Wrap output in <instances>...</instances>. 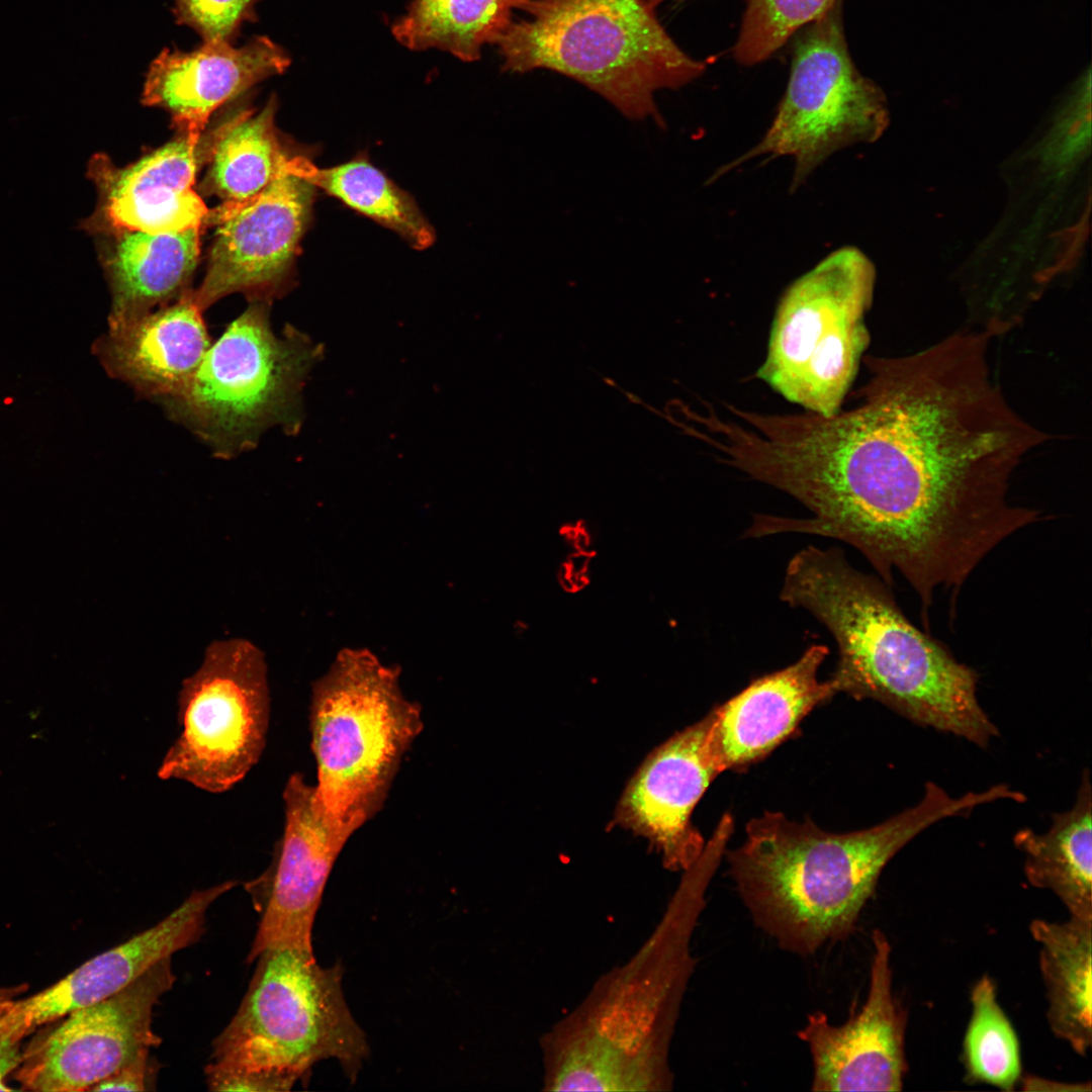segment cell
<instances>
[{
    "mask_svg": "<svg viewBox=\"0 0 1092 1092\" xmlns=\"http://www.w3.org/2000/svg\"><path fill=\"white\" fill-rule=\"evenodd\" d=\"M206 1084L211 1091L277 1092L288 1091L298 1079L275 1073L226 1069L209 1063L205 1069Z\"/></svg>",
    "mask_w": 1092,
    "mask_h": 1092,
    "instance_id": "4dcf8cb0",
    "label": "cell"
},
{
    "mask_svg": "<svg viewBox=\"0 0 1092 1092\" xmlns=\"http://www.w3.org/2000/svg\"><path fill=\"white\" fill-rule=\"evenodd\" d=\"M218 126L198 141L185 133L119 168L102 153L92 156L88 177L97 189L94 212L82 230L105 235L121 230L162 234L204 226L208 213L194 190L196 173L208 162Z\"/></svg>",
    "mask_w": 1092,
    "mask_h": 1092,
    "instance_id": "9a60e30c",
    "label": "cell"
},
{
    "mask_svg": "<svg viewBox=\"0 0 1092 1092\" xmlns=\"http://www.w3.org/2000/svg\"><path fill=\"white\" fill-rule=\"evenodd\" d=\"M656 0H526L495 43L502 70L547 69L595 91L630 119L664 121L655 102L706 65L687 55L660 23Z\"/></svg>",
    "mask_w": 1092,
    "mask_h": 1092,
    "instance_id": "277c9868",
    "label": "cell"
},
{
    "mask_svg": "<svg viewBox=\"0 0 1092 1092\" xmlns=\"http://www.w3.org/2000/svg\"><path fill=\"white\" fill-rule=\"evenodd\" d=\"M202 226L151 234L100 235L99 257L111 291L110 328L132 322L190 290Z\"/></svg>",
    "mask_w": 1092,
    "mask_h": 1092,
    "instance_id": "44dd1931",
    "label": "cell"
},
{
    "mask_svg": "<svg viewBox=\"0 0 1092 1092\" xmlns=\"http://www.w3.org/2000/svg\"><path fill=\"white\" fill-rule=\"evenodd\" d=\"M315 189L293 169L288 157L256 198L208 210L204 226L217 228L205 276L193 290L203 311L232 293L270 303L284 293Z\"/></svg>",
    "mask_w": 1092,
    "mask_h": 1092,
    "instance_id": "8fae6325",
    "label": "cell"
},
{
    "mask_svg": "<svg viewBox=\"0 0 1092 1092\" xmlns=\"http://www.w3.org/2000/svg\"><path fill=\"white\" fill-rule=\"evenodd\" d=\"M398 675L366 649H343L311 687L315 799L352 835L382 808L424 727L421 708L404 697Z\"/></svg>",
    "mask_w": 1092,
    "mask_h": 1092,
    "instance_id": "5b68a950",
    "label": "cell"
},
{
    "mask_svg": "<svg viewBox=\"0 0 1092 1092\" xmlns=\"http://www.w3.org/2000/svg\"><path fill=\"white\" fill-rule=\"evenodd\" d=\"M285 822L270 869L259 880L267 885L263 916L247 958L281 945L312 946L311 932L325 887L343 847L352 836L321 810L314 787L300 772L283 790Z\"/></svg>",
    "mask_w": 1092,
    "mask_h": 1092,
    "instance_id": "2e32d148",
    "label": "cell"
},
{
    "mask_svg": "<svg viewBox=\"0 0 1092 1092\" xmlns=\"http://www.w3.org/2000/svg\"><path fill=\"white\" fill-rule=\"evenodd\" d=\"M872 943L869 991L861 1007L838 1025L826 1013L812 1012L797 1031L812 1058V1091L902 1090L906 1011L893 993L888 937L874 929Z\"/></svg>",
    "mask_w": 1092,
    "mask_h": 1092,
    "instance_id": "4fadbf2b",
    "label": "cell"
},
{
    "mask_svg": "<svg viewBox=\"0 0 1092 1092\" xmlns=\"http://www.w3.org/2000/svg\"><path fill=\"white\" fill-rule=\"evenodd\" d=\"M293 169L351 208L400 235L415 249L429 248L435 233L414 199L365 160L318 168L303 157L290 158Z\"/></svg>",
    "mask_w": 1092,
    "mask_h": 1092,
    "instance_id": "484cf974",
    "label": "cell"
},
{
    "mask_svg": "<svg viewBox=\"0 0 1092 1092\" xmlns=\"http://www.w3.org/2000/svg\"><path fill=\"white\" fill-rule=\"evenodd\" d=\"M175 980L171 958H166L112 996L69 1013L27 1051L18 1081L33 1091L91 1090L141 1052L160 1044L154 1008Z\"/></svg>",
    "mask_w": 1092,
    "mask_h": 1092,
    "instance_id": "7c38bea8",
    "label": "cell"
},
{
    "mask_svg": "<svg viewBox=\"0 0 1092 1092\" xmlns=\"http://www.w3.org/2000/svg\"><path fill=\"white\" fill-rule=\"evenodd\" d=\"M875 279L872 262L851 246L798 277L778 303L757 377L807 412L838 413L870 343Z\"/></svg>",
    "mask_w": 1092,
    "mask_h": 1092,
    "instance_id": "ba28073f",
    "label": "cell"
},
{
    "mask_svg": "<svg viewBox=\"0 0 1092 1092\" xmlns=\"http://www.w3.org/2000/svg\"><path fill=\"white\" fill-rule=\"evenodd\" d=\"M991 338L966 328L915 353L867 356L858 403L832 416L767 414L754 445L760 482L803 504L783 533L858 550L887 585L897 572L922 607L960 590L1039 512L1009 499L1013 473L1050 435L993 380Z\"/></svg>",
    "mask_w": 1092,
    "mask_h": 1092,
    "instance_id": "6da1fadb",
    "label": "cell"
},
{
    "mask_svg": "<svg viewBox=\"0 0 1092 1092\" xmlns=\"http://www.w3.org/2000/svg\"><path fill=\"white\" fill-rule=\"evenodd\" d=\"M1067 112L1050 146L1048 158L1058 167L1067 166L1077 158L1090 136V73L1083 75L1076 87Z\"/></svg>",
    "mask_w": 1092,
    "mask_h": 1092,
    "instance_id": "f546056e",
    "label": "cell"
},
{
    "mask_svg": "<svg viewBox=\"0 0 1092 1092\" xmlns=\"http://www.w3.org/2000/svg\"><path fill=\"white\" fill-rule=\"evenodd\" d=\"M971 1004L963 1041L967 1078L1001 1090H1013L1021 1075L1019 1042L989 976H983L974 985Z\"/></svg>",
    "mask_w": 1092,
    "mask_h": 1092,
    "instance_id": "4316f807",
    "label": "cell"
},
{
    "mask_svg": "<svg viewBox=\"0 0 1092 1092\" xmlns=\"http://www.w3.org/2000/svg\"><path fill=\"white\" fill-rule=\"evenodd\" d=\"M997 797L992 787L952 797L928 782L917 804L847 833L764 812L747 823L739 847L725 850L728 874L753 923L784 950L809 957L852 933L902 847L934 823L967 816Z\"/></svg>",
    "mask_w": 1092,
    "mask_h": 1092,
    "instance_id": "7a4b0ae2",
    "label": "cell"
},
{
    "mask_svg": "<svg viewBox=\"0 0 1092 1092\" xmlns=\"http://www.w3.org/2000/svg\"><path fill=\"white\" fill-rule=\"evenodd\" d=\"M656 1H657L658 3H661V2H662V1H664V0H656Z\"/></svg>",
    "mask_w": 1092,
    "mask_h": 1092,
    "instance_id": "e575fe53",
    "label": "cell"
},
{
    "mask_svg": "<svg viewBox=\"0 0 1092 1092\" xmlns=\"http://www.w3.org/2000/svg\"><path fill=\"white\" fill-rule=\"evenodd\" d=\"M827 646L808 647L793 664L752 680L712 712L711 746L721 772L743 769L792 737L802 720L838 691L819 680Z\"/></svg>",
    "mask_w": 1092,
    "mask_h": 1092,
    "instance_id": "d6986e66",
    "label": "cell"
},
{
    "mask_svg": "<svg viewBox=\"0 0 1092 1092\" xmlns=\"http://www.w3.org/2000/svg\"><path fill=\"white\" fill-rule=\"evenodd\" d=\"M238 884L225 881L194 890L157 924L97 954L49 988L24 999L0 1000V1049H13L37 1027L112 996L157 963L197 942L209 907Z\"/></svg>",
    "mask_w": 1092,
    "mask_h": 1092,
    "instance_id": "5bb4252c",
    "label": "cell"
},
{
    "mask_svg": "<svg viewBox=\"0 0 1092 1092\" xmlns=\"http://www.w3.org/2000/svg\"><path fill=\"white\" fill-rule=\"evenodd\" d=\"M711 725L712 712L651 752L617 808V822L648 838L673 871L690 868L706 844L691 817L721 774L712 751Z\"/></svg>",
    "mask_w": 1092,
    "mask_h": 1092,
    "instance_id": "e0dca14e",
    "label": "cell"
},
{
    "mask_svg": "<svg viewBox=\"0 0 1092 1092\" xmlns=\"http://www.w3.org/2000/svg\"><path fill=\"white\" fill-rule=\"evenodd\" d=\"M1029 930L1039 946L1050 1028L1085 1057L1092 1043V920L1034 919Z\"/></svg>",
    "mask_w": 1092,
    "mask_h": 1092,
    "instance_id": "603a6c76",
    "label": "cell"
},
{
    "mask_svg": "<svg viewBox=\"0 0 1092 1092\" xmlns=\"http://www.w3.org/2000/svg\"><path fill=\"white\" fill-rule=\"evenodd\" d=\"M190 289L171 303L110 328L99 345L107 370L139 396L158 402L179 395L212 341Z\"/></svg>",
    "mask_w": 1092,
    "mask_h": 1092,
    "instance_id": "ffe728a7",
    "label": "cell"
},
{
    "mask_svg": "<svg viewBox=\"0 0 1092 1092\" xmlns=\"http://www.w3.org/2000/svg\"><path fill=\"white\" fill-rule=\"evenodd\" d=\"M780 599L832 634L838 693L877 701L913 723L987 747L998 729L977 697L978 673L913 625L890 586L836 547L807 546L789 561Z\"/></svg>",
    "mask_w": 1092,
    "mask_h": 1092,
    "instance_id": "3957f363",
    "label": "cell"
},
{
    "mask_svg": "<svg viewBox=\"0 0 1092 1092\" xmlns=\"http://www.w3.org/2000/svg\"><path fill=\"white\" fill-rule=\"evenodd\" d=\"M14 1054L0 1052V1091L11 1090L5 1083L4 1077L6 1073L14 1066Z\"/></svg>",
    "mask_w": 1092,
    "mask_h": 1092,
    "instance_id": "836d02e7",
    "label": "cell"
},
{
    "mask_svg": "<svg viewBox=\"0 0 1092 1092\" xmlns=\"http://www.w3.org/2000/svg\"><path fill=\"white\" fill-rule=\"evenodd\" d=\"M838 0H747L733 56L743 66L770 58Z\"/></svg>",
    "mask_w": 1092,
    "mask_h": 1092,
    "instance_id": "83f0119b",
    "label": "cell"
},
{
    "mask_svg": "<svg viewBox=\"0 0 1092 1092\" xmlns=\"http://www.w3.org/2000/svg\"><path fill=\"white\" fill-rule=\"evenodd\" d=\"M256 0H175L174 13L180 24L195 29L208 40H226L253 16Z\"/></svg>",
    "mask_w": 1092,
    "mask_h": 1092,
    "instance_id": "f1b7e54d",
    "label": "cell"
},
{
    "mask_svg": "<svg viewBox=\"0 0 1092 1092\" xmlns=\"http://www.w3.org/2000/svg\"><path fill=\"white\" fill-rule=\"evenodd\" d=\"M264 653L230 639L207 647L200 667L178 694L181 732L157 776L212 794L230 791L258 763L266 746L270 694Z\"/></svg>",
    "mask_w": 1092,
    "mask_h": 1092,
    "instance_id": "30bf717a",
    "label": "cell"
},
{
    "mask_svg": "<svg viewBox=\"0 0 1092 1092\" xmlns=\"http://www.w3.org/2000/svg\"><path fill=\"white\" fill-rule=\"evenodd\" d=\"M1024 855L1028 883L1053 892L1070 916L1092 920V792L1090 772L1083 770L1074 805L1055 813L1050 828L1037 833L1022 828L1013 836Z\"/></svg>",
    "mask_w": 1092,
    "mask_h": 1092,
    "instance_id": "7402d4cb",
    "label": "cell"
},
{
    "mask_svg": "<svg viewBox=\"0 0 1092 1092\" xmlns=\"http://www.w3.org/2000/svg\"><path fill=\"white\" fill-rule=\"evenodd\" d=\"M790 77L761 140L719 169L712 180L759 156L791 157L792 189L832 154L877 139L887 122L882 90L850 56L842 0L795 33Z\"/></svg>",
    "mask_w": 1092,
    "mask_h": 1092,
    "instance_id": "9c48e42d",
    "label": "cell"
},
{
    "mask_svg": "<svg viewBox=\"0 0 1092 1092\" xmlns=\"http://www.w3.org/2000/svg\"><path fill=\"white\" fill-rule=\"evenodd\" d=\"M276 109L272 96L258 113L243 110L218 126L201 192L240 204L268 187L288 159L276 132Z\"/></svg>",
    "mask_w": 1092,
    "mask_h": 1092,
    "instance_id": "cb8c5ba5",
    "label": "cell"
},
{
    "mask_svg": "<svg viewBox=\"0 0 1092 1092\" xmlns=\"http://www.w3.org/2000/svg\"><path fill=\"white\" fill-rule=\"evenodd\" d=\"M270 305L250 301L211 343L188 386L159 402L217 458L251 451L274 427L288 435L301 429L302 391L324 348L291 325L274 333Z\"/></svg>",
    "mask_w": 1092,
    "mask_h": 1092,
    "instance_id": "8992f818",
    "label": "cell"
},
{
    "mask_svg": "<svg viewBox=\"0 0 1092 1092\" xmlns=\"http://www.w3.org/2000/svg\"><path fill=\"white\" fill-rule=\"evenodd\" d=\"M289 65V55L267 36L240 48L208 40L188 53L165 49L149 68L142 101L168 111L179 133L198 141L215 109Z\"/></svg>",
    "mask_w": 1092,
    "mask_h": 1092,
    "instance_id": "ac0fdd59",
    "label": "cell"
},
{
    "mask_svg": "<svg viewBox=\"0 0 1092 1092\" xmlns=\"http://www.w3.org/2000/svg\"><path fill=\"white\" fill-rule=\"evenodd\" d=\"M152 1072L150 1050H146L111 1076L93 1086L90 1091H146L151 1084Z\"/></svg>",
    "mask_w": 1092,
    "mask_h": 1092,
    "instance_id": "1f68e13d",
    "label": "cell"
},
{
    "mask_svg": "<svg viewBox=\"0 0 1092 1092\" xmlns=\"http://www.w3.org/2000/svg\"><path fill=\"white\" fill-rule=\"evenodd\" d=\"M1022 1090L1025 1091H1090V1083L1084 1084H1067L1061 1082H1055L1035 1076H1026L1021 1080Z\"/></svg>",
    "mask_w": 1092,
    "mask_h": 1092,
    "instance_id": "d6a6232c",
    "label": "cell"
},
{
    "mask_svg": "<svg viewBox=\"0 0 1092 1092\" xmlns=\"http://www.w3.org/2000/svg\"><path fill=\"white\" fill-rule=\"evenodd\" d=\"M256 960L237 1013L212 1042L211 1064L300 1079L332 1059L355 1079L369 1048L345 1001L342 967H321L312 946H275Z\"/></svg>",
    "mask_w": 1092,
    "mask_h": 1092,
    "instance_id": "52a82bcc",
    "label": "cell"
},
{
    "mask_svg": "<svg viewBox=\"0 0 1092 1092\" xmlns=\"http://www.w3.org/2000/svg\"><path fill=\"white\" fill-rule=\"evenodd\" d=\"M526 0H414L391 27L395 39L412 51L439 49L464 62L480 58L513 22Z\"/></svg>",
    "mask_w": 1092,
    "mask_h": 1092,
    "instance_id": "d4e9b609",
    "label": "cell"
}]
</instances>
